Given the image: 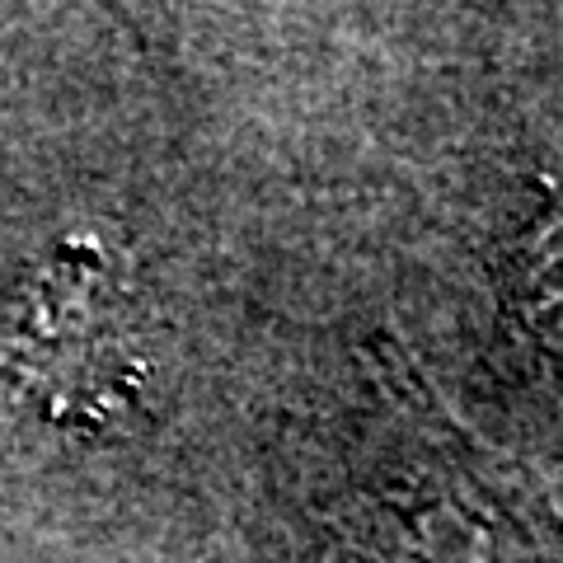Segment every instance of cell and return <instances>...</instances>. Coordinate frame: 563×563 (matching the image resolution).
<instances>
[{
    "label": "cell",
    "instance_id": "cell-1",
    "mask_svg": "<svg viewBox=\"0 0 563 563\" xmlns=\"http://www.w3.org/2000/svg\"><path fill=\"white\" fill-rule=\"evenodd\" d=\"M352 563H563V517L517 465L455 422L390 339L372 343Z\"/></svg>",
    "mask_w": 563,
    "mask_h": 563
},
{
    "label": "cell",
    "instance_id": "cell-2",
    "mask_svg": "<svg viewBox=\"0 0 563 563\" xmlns=\"http://www.w3.org/2000/svg\"><path fill=\"white\" fill-rule=\"evenodd\" d=\"M0 380L52 428L99 432L128 413L141 380L136 324L99 244L66 240L29 282L0 333Z\"/></svg>",
    "mask_w": 563,
    "mask_h": 563
},
{
    "label": "cell",
    "instance_id": "cell-3",
    "mask_svg": "<svg viewBox=\"0 0 563 563\" xmlns=\"http://www.w3.org/2000/svg\"><path fill=\"white\" fill-rule=\"evenodd\" d=\"M512 296L521 314L531 320L544 339L563 343V202L550 217L536 221V231L521 240Z\"/></svg>",
    "mask_w": 563,
    "mask_h": 563
}]
</instances>
